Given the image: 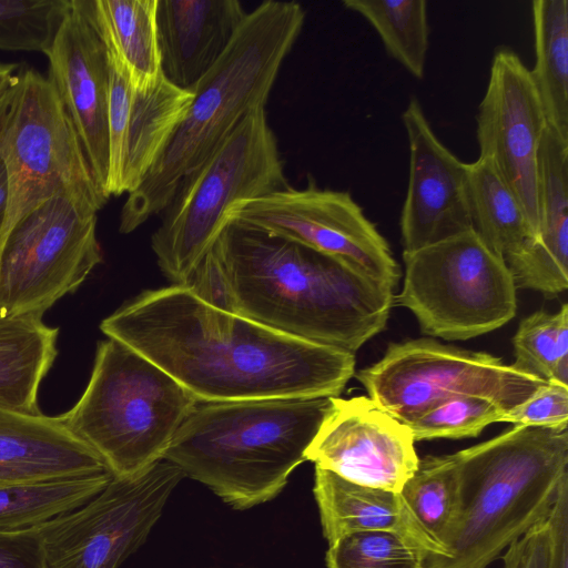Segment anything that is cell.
<instances>
[{
    "label": "cell",
    "mask_w": 568,
    "mask_h": 568,
    "mask_svg": "<svg viewBox=\"0 0 568 568\" xmlns=\"http://www.w3.org/2000/svg\"><path fill=\"white\" fill-rule=\"evenodd\" d=\"M0 568H45L36 527L0 532Z\"/></svg>",
    "instance_id": "obj_35"
},
{
    "label": "cell",
    "mask_w": 568,
    "mask_h": 568,
    "mask_svg": "<svg viewBox=\"0 0 568 568\" xmlns=\"http://www.w3.org/2000/svg\"><path fill=\"white\" fill-rule=\"evenodd\" d=\"M343 4L368 21L392 58L423 79L429 43L426 1L345 0Z\"/></svg>",
    "instance_id": "obj_28"
},
{
    "label": "cell",
    "mask_w": 568,
    "mask_h": 568,
    "mask_svg": "<svg viewBox=\"0 0 568 568\" xmlns=\"http://www.w3.org/2000/svg\"><path fill=\"white\" fill-rule=\"evenodd\" d=\"M11 88L0 97V128L9 105ZM9 205V182L4 162L0 156V240L6 226Z\"/></svg>",
    "instance_id": "obj_38"
},
{
    "label": "cell",
    "mask_w": 568,
    "mask_h": 568,
    "mask_svg": "<svg viewBox=\"0 0 568 568\" xmlns=\"http://www.w3.org/2000/svg\"><path fill=\"white\" fill-rule=\"evenodd\" d=\"M48 79L82 143L92 175L105 193L109 165V62L99 34L75 0L47 54Z\"/></svg>",
    "instance_id": "obj_18"
},
{
    "label": "cell",
    "mask_w": 568,
    "mask_h": 568,
    "mask_svg": "<svg viewBox=\"0 0 568 568\" xmlns=\"http://www.w3.org/2000/svg\"><path fill=\"white\" fill-rule=\"evenodd\" d=\"M304 22L305 10L295 1L268 0L247 12L223 55L192 90L190 109L160 158L128 194L120 233L160 214L183 176L209 159L247 113L265 108Z\"/></svg>",
    "instance_id": "obj_3"
},
{
    "label": "cell",
    "mask_w": 568,
    "mask_h": 568,
    "mask_svg": "<svg viewBox=\"0 0 568 568\" xmlns=\"http://www.w3.org/2000/svg\"><path fill=\"white\" fill-rule=\"evenodd\" d=\"M468 201L474 232L504 260L536 235L520 203L493 163H467Z\"/></svg>",
    "instance_id": "obj_24"
},
{
    "label": "cell",
    "mask_w": 568,
    "mask_h": 568,
    "mask_svg": "<svg viewBox=\"0 0 568 568\" xmlns=\"http://www.w3.org/2000/svg\"><path fill=\"white\" fill-rule=\"evenodd\" d=\"M404 280L396 302L420 331L465 341L507 324L517 312L516 285L503 257L469 230L404 252Z\"/></svg>",
    "instance_id": "obj_9"
},
{
    "label": "cell",
    "mask_w": 568,
    "mask_h": 568,
    "mask_svg": "<svg viewBox=\"0 0 568 568\" xmlns=\"http://www.w3.org/2000/svg\"><path fill=\"white\" fill-rule=\"evenodd\" d=\"M426 552L403 535L387 530L345 535L328 545L327 568H425Z\"/></svg>",
    "instance_id": "obj_32"
},
{
    "label": "cell",
    "mask_w": 568,
    "mask_h": 568,
    "mask_svg": "<svg viewBox=\"0 0 568 568\" xmlns=\"http://www.w3.org/2000/svg\"><path fill=\"white\" fill-rule=\"evenodd\" d=\"M404 506L428 546L440 556L458 506L455 453L419 458L417 469L399 491Z\"/></svg>",
    "instance_id": "obj_26"
},
{
    "label": "cell",
    "mask_w": 568,
    "mask_h": 568,
    "mask_svg": "<svg viewBox=\"0 0 568 568\" xmlns=\"http://www.w3.org/2000/svg\"><path fill=\"white\" fill-rule=\"evenodd\" d=\"M19 69L18 64H0V97L11 87Z\"/></svg>",
    "instance_id": "obj_39"
},
{
    "label": "cell",
    "mask_w": 568,
    "mask_h": 568,
    "mask_svg": "<svg viewBox=\"0 0 568 568\" xmlns=\"http://www.w3.org/2000/svg\"><path fill=\"white\" fill-rule=\"evenodd\" d=\"M102 40L108 57L138 92L162 77L158 41V0H75Z\"/></svg>",
    "instance_id": "obj_21"
},
{
    "label": "cell",
    "mask_w": 568,
    "mask_h": 568,
    "mask_svg": "<svg viewBox=\"0 0 568 568\" xmlns=\"http://www.w3.org/2000/svg\"><path fill=\"white\" fill-rule=\"evenodd\" d=\"M516 369L545 382L568 385V305L550 314L537 311L524 318L513 338Z\"/></svg>",
    "instance_id": "obj_30"
},
{
    "label": "cell",
    "mask_w": 568,
    "mask_h": 568,
    "mask_svg": "<svg viewBox=\"0 0 568 568\" xmlns=\"http://www.w3.org/2000/svg\"><path fill=\"white\" fill-rule=\"evenodd\" d=\"M503 568H549L547 519L511 544L503 555Z\"/></svg>",
    "instance_id": "obj_36"
},
{
    "label": "cell",
    "mask_w": 568,
    "mask_h": 568,
    "mask_svg": "<svg viewBox=\"0 0 568 568\" xmlns=\"http://www.w3.org/2000/svg\"><path fill=\"white\" fill-rule=\"evenodd\" d=\"M536 62L530 74L547 124L568 141V1L534 0Z\"/></svg>",
    "instance_id": "obj_25"
},
{
    "label": "cell",
    "mask_w": 568,
    "mask_h": 568,
    "mask_svg": "<svg viewBox=\"0 0 568 568\" xmlns=\"http://www.w3.org/2000/svg\"><path fill=\"white\" fill-rule=\"evenodd\" d=\"M0 156L9 182L2 236L21 216L53 196H72L98 211L109 200L94 181L57 90L37 70L20 68L14 79L0 128Z\"/></svg>",
    "instance_id": "obj_8"
},
{
    "label": "cell",
    "mask_w": 568,
    "mask_h": 568,
    "mask_svg": "<svg viewBox=\"0 0 568 568\" xmlns=\"http://www.w3.org/2000/svg\"><path fill=\"white\" fill-rule=\"evenodd\" d=\"M455 456L456 517L425 568H487L548 518L568 479V428L514 425Z\"/></svg>",
    "instance_id": "obj_4"
},
{
    "label": "cell",
    "mask_w": 568,
    "mask_h": 568,
    "mask_svg": "<svg viewBox=\"0 0 568 568\" xmlns=\"http://www.w3.org/2000/svg\"><path fill=\"white\" fill-rule=\"evenodd\" d=\"M507 410L495 400L478 395H458L410 419L414 440L477 437L485 427L500 423Z\"/></svg>",
    "instance_id": "obj_33"
},
{
    "label": "cell",
    "mask_w": 568,
    "mask_h": 568,
    "mask_svg": "<svg viewBox=\"0 0 568 568\" xmlns=\"http://www.w3.org/2000/svg\"><path fill=\"white\" fill-rule=\"evenodd\" d=\"M537 239L568 264V141L547 124L538 150Z\"/></svg>",
    "instance_id": "obj_29"
},
{
    "label": "cell",
    "mask_w": 568,
    "mask_h": 568,
    "mask_svg": "<svg viewBox=\"0 0 568 568\" xmlns=\"http://www.w3.org/2000/svg\"><path fill=\"white\" fill-rule=\"evenodd\" d=\"M246 14L237 0H158L163 77L192 92L223 55Z\"/></svg>",
    "instance_id": "obj_19"
},
{
    "label": "cell",
    "mask_w": 568,
    "mask_h": 568,
    "mask_svg": "<svg viewBox=\"0 0 568 568\" xmlns=\"http://www.w3.org/2000/svg\"><path fill=\"white\" fill-rule=\"evenodd\" d=\"M546 126L530 70L513 50L498 49L476 115L479 156L493 163L513 191L536 235L539 229L537 160Z\"/></svg>",
    "instance_id": "obj_14"
},
{
    "label": "cell",
    "mask_w": 568,
    "mask_h": 568,
    "mask_svg": "<svg viewBox=\"0 0 568 568\" xmlns=\"http://www.w3.org/2000/svg\"><path fill=\"white\" fill-rule=\"evenodd\" d=\"M410 428L368 396L332 397L306 460L348 481L399 493L417 469Z\"/></svg>",
    "instance_id": "obj_15"
},
{
    "label": "cell",
    "mask_w": 568,
    "mask_h": 568,
    "mask_svg": "<svg viewBox=\"0 0 568 568\" xmlns=\"http://www.w3.org/2000/svg\"><path fill=\"white\" fill-rule=\"evenodd\" d=\"M355 377L371 399L404 424L458 395L484 396L509 410L546 383L489 353L429 337L390 343Z\"/></svg>",
    "instance_id": "obj_11"
},
{
    "label": "cell",
    "mask_w": 568,
    "mask_h": 568,
    "mask_svg": "<svg viewBox=\"0 0 568 568\" xmlns=\"http://www.w3.org/2000/svg\"><path fill=\"white\" fill-rule=\"evenodd\" d=\"M183 478L161 459L134 476H113L84 505L37 526L45 568H119L146 541Z\"/></svg>",
    "instance_id": "obj_12"
},
{
    "label": "cell",
    "mask_w": 568,
    "mask_h": 568,
    "mask_svg": "<svg viewBox=\"0 0 568 568\" xmlns=\"http://www.w3.org/2000/svg\"><path fill=\"white\" fill-rule=\"evenodd\" d=\"M108 62L105 193L110 197L129 194L142 184L186 115L194 93L173 85L163 74L153 89L138 92L109 57Z\"/></svg>",
    "instance_id": "obj_17"
},
{
    "label": "cell",
    "mask_w": 568,
    "mask_h": 568,
    "mask_svg": "<svg viewBox=\"0 0 568 568\" xmlns=\"http://www.w3.org/2000/svg\"><path fill=\"white\" fill-rule=\"evenodd\" d=\"M100 329L199 403L338 397L355 375V354L273 331L207 303L186 285L142 292Z\"/></svg>",
    "instance_id": "obj_1"
},
{
    "label": "cell",
    "mask_w": 568,
    "mask_h": 568,
    "mask_svg": "<svg viewBox=\"0 0 568 568\" xmlns=\"http://www.w3.org/2000/svg\"><path fill=\"white\" fill-rule=\"evenodd\" d=\"M402 121L409 145V175L400 213L404 252L473 230L468 169L437 138L416 98Z\"/></svg>",
    "instance_id": "obj_16"
},
{
    "label": "cell",
    "mask_w": 568,
    "mask_h": 568,
    "mask_svg": "<svg viewBox=\"0 0 568 568\" xmlns=\"http://www.w3.org/2000/svg\"><path fill=\"white\" fill-rule=\"evenodd\" d=\"M500 423L529 427H567L568 385L546 382L524 402L507 410Z\"/></svg>",
    "instance_id": "obj_34"
},
{
    "label": "cell",
    "mask_w": 568,
    "mask_h": 568,
    "mask_svg": "<svg viewBox=\"0 0 568 568\" xmlns=\"http://www.w3.org/2000/svg\"><path fill=\"white\" fill-rule=\"evenodd\" d=\"M313 493L328 545L353 532L387 530L403 535L428 555L399 493L358 485L316 467Z\"/></svg>",
    "instance_id": "obj_22"
},
{
    "label": "cell",
    "mask_w": 568,
    "mask_h": 568,
    "mask_svg": "<svg viewBox=\"0 0 568 568\" xmlns=\"http://www.w3.org/2000/svg\"><path fill=\"white\" fill-rule=\"evenodd\" d=\"M197 403L154 363L108 337L98 344L84 392L59 416L113 476L129 477L163 459Z\"/></svg>",
    "instance_id": "obj_6"
},
{
    "label": "cell",
    "mask_w": 568,
    "mask_h": 568,
    "mask_svg": "<svg viewBox=\"0 0 568 568\" xmlns=\"http://www.w3.org/2000/svg\"><path fill=\"white\" fill-rule=\"evenodd\" d=\"M549 534V568H568V479L547 518Z\"/></svg>",
    "instance_id": "obj_37"
},
{
    "label": "cell",
    "mask_w": 568,
    "mask_h": 568,
    "mask_svg": "<svg viewBox=\"0 0 568 568\" xmlns=\"http://www.w3.org/2000/svg\"><path fill=\"white\" fill-rule=\"evenodd\" d=\"M207 303L355 354L381 333L393 288L298 242L227 220L185 284Z\"/></svg>",
    "instance_id": "obj_2"
},
{
    "label": "cell",
    "mask_w": 568,
    "mask_h": 568,
    "mask_svg": "<svg viewBox=\"0 0 568 568\" xmlns=\"http://www.w3.org/2000/svg\"><path fill=\"white\" fill-rule=\"evenodd\" d=\"M227 220L282 236L337 257L393 290L400 277L385 237L346 191L287 186L241 201Z\"/></svg>",
    "instance_id": "obj_13"
},
{
    "label": "cell",
    "mask_w": 568,
    "mask_h": 568,
    "mask_svg": "<svg viewBox=\"0 0 568 568\" xmlns=\"http://www.w3.org/2000/svg\"><path fill=\"white\" fill-rule=\"evenodd\" d=\"M110 470L60 416L0 404V484L33 483ZM111 471V470H110Z\"/></svg>",
    "instance_id": "obj_20"
},
{
    "label": "cell",
    "mask_w": 568,
    "mask_h": 568,
    "mask_svg": "<svg viewBox=\"0 0 568 568\" xmlns=\"http://www.w3.org/2000/svg\"><path fill=\"white\" fill-rule=\"evenodd\" d=\"M331 407L332 397L197 403L163 459L245 510L284 489Z\"/></svg>",
    "instance_id": "obj_5"
},
{
    "label": "cell",
    "mask_w": 568,
    "mask_h": 568,
    "mask_svg": "<svg viewBox=\"0 0 568 568\" xmlns=\"http://www.w3.org/2000/svg\"><path fill=\"white\" fill-rule=\"evenodd\" d=\"M59 329L36 315L0 314V404L40 413L41 382L58 354Z\"/></svg>",
    "instance_id": "obj_23"
},
{
    "label": "cell",
    "mask_w": 568,
    "mask_h": 568,
    "mask_svg": "<svg viewBox=\"0 0 568 568\" xmlns=\"http://www.w3.org/2000/svg\"><path fill=\"white\" fill-rule=\"evenodd\" d=\"M72 0H0V50L48 54Z\"/></svg>",
    "instance_id": "obj_31"
},
{
    "label": "cell",
    "mask_w": 568,
    "mask_h": 568,
    "mask_svg": "<svg viewBox=\"0 0 568 568\" xmlns=\"http://www.w3.org/2000/svg\"><path fill=\"white\" fill-rule=\"evenodd\" d=\"M113 478L110 470L85 476L0 484V532L34 528L71 511L99 494Z\"/></svg>",
    "instance_id": "obj_27"
},
{
    "label": "cell",
    "mask_w": 568,
    "mask_h": 568,
    "mask_svg": "<svg viewBox=\"0 0 568 568\" xmlns=\"http://www.w3.org/2000/svg\"><path fill=\"white\" fill-rule=\"evenodd\" d=\"M98 210L53 196L21 216L0 240V314L42 315L75 292L98 264Z\"/></svg>",
    "instance_id": "obj_10"
},
{
    "label": "cell",
    "mask_w": 568,
    "mask_h": 568,
    "mask_svg": "<svg viewBox=\"0 0 568 568\" xmlns=\"http://www.w3.org/2000/svg\"><path fill=\"white\" fill-rule=\"evenodd\" d=\"M287 186L265 108L253 110L209 159L183 176L161 212L151 239L161 271L174 284L185 285L236 203Z\"/></svg>",
    "instance_id": "obj_7"
}]
</instances>
